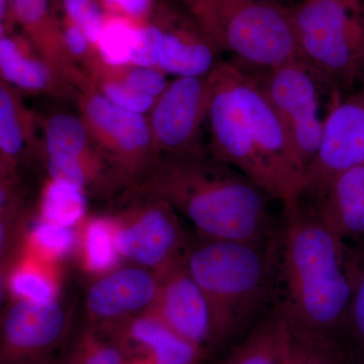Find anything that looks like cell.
Listing matches in <instances>:
<instances>
[{"mask_svg": "<svg viewBox=\"0 0 364 364\" xmlns=\"http://www.w3.org/2000/svg\"><path fill=\"white\" fill-rule=\"evenodd\" d=\"M340 240L301 203L284 210L277 231V293L287 324L313 338L338 342L358 270Z\"/></svg>", "mask_w": 364, "mask_h": 364, "instance_id": "obj_1", "label": "cell"}, {"mask_svg": "<svg viewBox=\"0 0 364 364\" xmlns=\"http://www.w3.org/2000/svg\"><path fill=\"white\" fill-rule=\"evenodd\" d=\"M184 261L207 299L219 346L277 299V232L261 243L196 234L189 237Z\"/></svg>", "mask_w": 364, "mask_h": 364, "instance_id": "obj_3", "label": "cell"}, {"mask_svg": "<svg viewBox=\"0 0 364 364\" xmlns=\"http://www.w3.org/2000/svg\"><path fill=\"white\" fill-rule=\"evenodd\" d=\"M220 54L268 69L304 60L291 9L274 0H177Z\"/></svg>", "mask_w": 364, "mask_h": 364, "instance_id": "obj_4", "label": "cell"}, {"mask_svg": "<svg viewBox=\"0 0 364 364\" xmlns=\"http://www.w3.org/2000/svg\"><path fill=\"white\" fill-rule=\"evenodd\" d=\"M1 80L26 92L77 100L79 90L57 75L32 46L23 44L7 33L0 35Z\"/></svg>", "mask_w": 364, "mask_h": 364, "instance_id": "obj_17", "label": "cell"}, {"mask_svg": "<svg viewBox=\"0 0 364 364\" xmlns=\"http://www.w3.org/2000/svg\"><path fill=\"white\" fill-rule=\"evenodd\" d=\"M312 208L340 240L363 238L364 164L337 174Z\"/></svg>", "mask_w": 364, "mask_h": 364, "instance_id": "obj_18", "label": "cell"}, {"mask_svg": "<svg viewBox=\"0 0 364 364\" xmlns=\"http://www.w3.org/2000/svg\"><path fill=\"white\" fill-rule=\"evenodd\" d=\"M345 333L351 337L364 359V260H358L353 293L345 320Z\"/></svg>", "mask_w": 364, "mask_h": 364, "instance_id": "obj_31", "label": "cell"}, {"mask_svg": "<svg viewBox=\"0 0 364 364\" xmlns=\"http://www.w3.org/2000/svg\"><path fill=\"white\" fill-rule=\"evenodd\" d=\"M159 277V291L149 311L196 346L208 352L219 346L207 299L184 258Z\"/></svg>", "mask_w": 364, "mask_h": 364, "instance_id": "obj_13", "label": "cell"}, {"mask_svg": "<svg viewBox=\"0 0 364 364\" xmlns=\"http://www.w3.org/2000/svg\"><path fill=\"white\" fill-rule=\"evenodd\" d=\"M35 124L21 90L0 81V178L20 177L23 158L39 146Z\"/></svg>", "mask_w": 364, "mask_h": 364, "instance_id": "obj_19", "label": "cell"}, {"mask_svg": "<svg viewBox=\"0 0 364 364\" xmlns=\"http://www.w3.org/2000/svg\"><path fill=\"white\" fill-rule=\"evenodd\" d=\"M100 64L105 72L119 79L129 87L149 97L159 98L168 87L164 72L153 67L129 65L112 67L107 65L100 58Z\"/></svg>", "mask_w": 364, "mask_h": 364, "instance_id": "obj_29", "label": "cell"}, {"mask_svg": "<svg viewBox=\"0 0 364 364\" xmlns=\"http://www.w3.org/2000/svg\"><path fill=\"white\" fill-rule=\"evenodd\" d=\"M62 4L67 20L77 26L90 44L97 47L107 18L100 0H62Z\"/></svg>", "mask_w": 364, "mask_h": 364, "instance_id": "obj_30", "label": "cell"}, {"mask_svg": "<svg viewBox=\"0 0 364 364\" xmlns=\"http://www.w3.org/2000/svg\"><path fill=\"white\" fill-rule=\"evenodd\" d=\"M76 244L77 231L74 228L59 226L39 219L33 228H28L21 250L59 262L76 248Z\"/></svg>", "mask_w": 364, "mask_h": 364, "instance_id": "obj_28", "label": "cell"}, {"mask_svg": "<svg viewBox=\"0 0 364 364\" xmlns=\"http://www.w3.org/2000/svg\"><path fill=\"white\" fill-rule=\"evenodd\" d=\"M173 1H176V0H173Z\"/></svg>", "mask_w": 364, "mask_h": 364, "instance_id": "obj_37", "label": "cell"}, {"mask_svg": "<svg viewBox=\"0 0 364 364\" xmlns=\"http://www.w3.org/2000/svg\"><path fill=\"white\" fill-rule=\"evenodd\" d=\"M129 358L124 345L107 328L87 323L57 360L58 364H124Z\"/></svg>", "mask_w": 364, "mask_h": 364, "instance_id": "obj_24", "label": "cell"}, {"mask_svg": "<svg viewBox=\"0 0 364 364\" xmlns=\"http://www.w3.org/2000/svg\"><path fill=\"white\" fill-rule=\"evenodd\" d=\"M169 203L196 228L218 240L261 243L279 227L269 212L272 196L239 170L205 149L161 155L140 183L129 188Z\"/></svg>", "mask_w": 364, "mask_h": 364, "instance_id": "obj_2", "label": "cell"}, {"mask_svg": "<svg viewBox=\"0 0 364 364\" xmlns=\"http://www.w3.org/2000/svg\"><path fill=\"white\" fill-rule=\"evenodd\" d=\"M9 21L23 28L28 44L52 70L77 90L90 81L74 61L64 41L61 23L50 9V0H9Z\"/></svg>", "mask_w": 364, "mask_h": 364, "instance_id": "obj_15", "label": "cell"}, {"mask_svg": "<svg viewBox=\"0 0 364 364\" xmlns=\"http://www.w3.org/2000/svg\"><path fill=\"white\" fill-rule=\"evenodd\" d=\"M363 4H364V0H363Z\"/></svg>", "mask_w": 364, "mask_h": 364, "instance_id": "obj_36", "label": "cell"}, {"mask_svg": "<svg viewBox=\"0 0 364 364\" xmlns=\"http://www.w3.org/2000/svg\"><path fill=\"white\" fill-rule=\"evenodd\" d=\"M124 364H155L150 360L149 358H144V356H131Z\"/></svg>", "mask_w": 364, "mask_h": 364, "instance_id": "obj_34", "label": "cell"}, {"mask_svg": "<svg viewBox=\"0 0 364 364\" xmlns=\"http://www.w3.org/2000/svg\"><path fill=\"white\" fill-rule=\"evenodd\" d=\"M72 312L58 299H11L1 317L0 364H21L52 355L65 343Z\"/></svg>", "mask_w": 364, "mask_h": 364, "instance_id": "obj_12", "label": "cell"}, {"mask_svg": "<svg viewBox=\"0 0 364 364\" xmlns=\"http://www.w3.org/2000/svg\"><path fill=\"white\" fill-rule=\"evenodd\" d=\"M289 9L304 61L331 91L355 90L364 79L363 0H303Z\"/></svg>", "mask_w": 364, "mask_h": 364, "instance_id": "obj_5", "label": "cell"}, {"mask_svg": "<svg viewBox=\"0 0 364 364\" xmlns=\"http://www.w3.org/2000/svg\"><path fill=\"white\" fill-rule=\"evenodd\" d=\"M79 116L93 146L127 188L140 183L159 159L149 119L121 109L97 90L90 79L79 90Z\"/></svg>", "mask_w": 364, "mask_h": 364, "instance_id": "obj_6", "label": "cell"}, {"mask_svg": "<svg viewBox=\"0 0 364 364\" xmlns=\"http://www.w3.org/2000/svg\"><path fill=\"white\" fill-rule=\"evenodd\" d=\"M329 105L322 146L301 181V200L308 196L317 203L337 174L364 164V79L350 92L331 91Z\"/></svg>", "mask_w": 364, "mask_h": 364, "instance_id": "obj_9", "label": "cell"}, {"mask_svg": "<svg viewBox=\"0 0 364 364\" xmlns=\"http://www.w3.org/2000/svg\"><path fill=\"white\" fill-rule=\"evenodd\" d=\"M218 55L183 9H168L159 25L139 28L131 64L153 67L176 77H198L210 73Z\"/></svg>", "mask_w": 364, "mask_h": 364, "instance_id": "obj_10", "label": "cell"}, {"mask_svg": "<svg viewBox=\"0 0 364 364\" xmlns=\"http://www.w3.org/2000/svg\"><path fill=\"white\" fill-rule=\"evenodd\" d=\"M44 153L45 157L68 158L97 168L112 170L93 146L80 116L57 114L47 119L45 124Z\"/></svg>", "mask_w": 364, "mask_h": 364, "instance_id": "obj_21", "label": "cell"}, {"mask_svg": "<svg viewBox=\"0 0 364 364\" xmlns=\"http://www.w3.org/2000/svg\"><path fill=\"white\" fill-rule=\"evenodd\" d=\"M76 231V249L86 272L104 275L119 267L122 257L114 244L109 217H85Z\"/></svg>", "mask_w": 364, "mask_h": 364, "instance_id": "obj_23", "label": "cell"}, {"mask_svg": "<svg viewBox=\"0 0 364 364\" xmlns=\"http://www.w3.org/2000/svg\"><path fill=\"white\" fill-rule=\"evenodd\" d=\"M352 364H356V363H352Z\"/></svg>", "mask_w": 364, "mask_h": 364, "instance_id": "obj_35", "label": "cell"}, {"mask_svg": "<svg viewBox=\"0 0 364 364\" xmlns=\"http://www.w3.org/2000/svg\"><path fill=\"white\" fill-rule=\"evenodd\" d=\"M284 318L277 304L219 364H282Z\"/></svg>", "mask_w": 364, "mask_h": 364, "instance_id": "obj_22", "label": "cell"}, {"mask_svg": "<svg viewBox=\"0 0 364 364\" xmlns=\"http://www.w3.org/2000/svg\"><path fill=\"white\" fill-rule=\"evenodd\" d=\"M129 21L123 16L112 14L105 18L104 28L95 49L100 60L107 65L119 67L131 63L139 28Z\"/></svg>", "mask_w": 364, "mask_h": 364, "instance_id": "obj_27", "label": "cell"}, {"mask_svg": "<svg viewBox=\"0 0 364 364\" xmlns=\"http://www.w3.org/2000/svg\"><path fill=\"white\" fill-rule=\"evenodd\" d=\"M160 277L140 265L117 267L102 275L85 296L87 322L109 325L147 312L156 301Z\"/></svg>", "mask_w": 364, "mask_h": 364, "instance_id": "obj_14", "label": "cell"}, {"mask_svg": "<svg viewBox=\"0 0 364 364\" xmlns=\"http://www.w3.org/2000/svg\"><path fill=\"white\" fill-rule=\"evenodd\" d=\"M210 102L208 73L198 77H176L169 83L148 117L159 156L205 149L200 136L203 124L208 123Z\"/></svg>", "mask_w": 364, "mask_h": 364, "instance_id": "obj_11", "label": "cell"}, {"mask_svg": "<svg viewBox=\"0 0 364 364\" xmlns=\"http://www.w3.org/2000/svg\"><path fill=\"white\" fill-rule=\"evenodd\" d=\"M2 291L11 299L51 301L61 287L59 262L45 259L26 250L1 273Z\"/></svg>", "mask_w": 364, "mask_h": 364, "instance_id": "obj_20", "label": "cell"}, {"mask_svg": "<svg viewBox=\"0 0 364 364\" xmlns=\"http://www.w3.org/2000/svg\"><path fill=\"white\" fill-rule=\"evenodd\" d=\"M86 195L82 189L50 178L43 189L39 219L59 226L77 227L86 217Z\"/></svg>", "mask_w": 364, "mask_h": 364, "instance_id": "obj_25", "label": "cell"}, {"mask_svg": "<svg viewBox=\"0 0 364 364\" xmlns=\"http://www.w3.org/2000/svg\"><path fill=\"white\" fill-rule=\"evenodd\" d=\"M247 68L258 79L277 112L305 174L324 139L325 117L321 114L318 95V85L324 82L304 60L255 69L257 73L254 68Z\"/></svg>", "mask_w": 364, "mask_h": 364, "instance_id": "obj_8", "label": "cell"}, {"mask_svg": "<svg viewBox=\"0 0 364 364\" xmlns=\"http://www.w3.org/2000/svg\"><path fill=\"white\" fill-rule=\"evenodd\" d=\"M123 203L109 215L114 244L122 258L158 275L183 259L189 237L173 208L160 198L123 191Z\"/></svg>", "mask_w": 364, "mask_h": 364, "instance_id": "obj_7", "label": "cell"}, {"mask_svg": "<svg viewBox=\"0 0 364 364\" xmlns=\"http://www.w3.org/2000/svg\"><path fill=\"white\" fill-rule=\"evenodd\" d=\"M21 364H58V360L53 358L52 355H50L45 356V358L33 359V360L26 361V363Z\"/></svg>", "mask_w": 364, "mask_h": 364, "instance_id": "obj_33", "label": "cell"}, {"mask_svg": "<svg viewBox=\"0 0 364 364\" xmlns=\"http://www.w3.org/2000/svg\"><path fill=\"white\" fill-rule=\"evenodd\" d=\"M154 0H100L102 6L111 11L112 16L128 20H140L150 14Z\"/></svg>", "mask_w": 364, "mask_h": 364, "instance_id": "obj_32", "label": "cell"}, {"mask_svg": "<svg viewBox=\"0 0 364 364\" xmlns=\"http://www.w3.org/2000/svg\"><path fill=\"white\" fill-rule=\"evenodd\" d=\"M352 363L353 361L346 355L338 342L325 341V340L316 339L301 334L287 324L284 318L282 364H352Z\"/></svg>", "mask_w": 364, "mask_h": 364, "instance_id": "obj_26", "label": "cell"}, {"mask_svg": "<svg viewBox=\"0 0 364 364\" xmlns=\"http://www.w3.org/2000/svg\"><path fill=\"white\" fill-rule=\"evenodd\" d=\"M100 326L107 328L131 356H144L155 364H203L210 353L177 334L151 311Z\"/></svg>", "mask_w": 364, "mask_h": 364, "instance_id": "obj_16", "label": "cell"}]
</instances>
